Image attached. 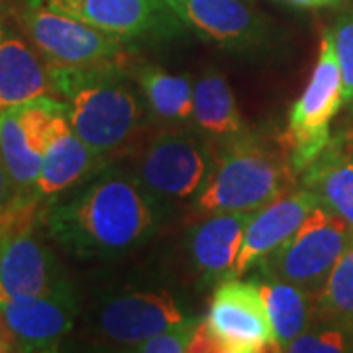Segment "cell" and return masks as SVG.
I'll list each match as a JSON object with an SVG mask.
<instances>
[{"label": "cell", "mask_w": 353, "mask_h": 353, "mask_svg": "<svg viewBox=\"0 0 353 353\" xmlns=\"http://www.w3.org/2000/svg\"><path fill=\"white\" fill-rule=\"evenodd\" d=\"M155 204L136 175L104 167L71 199L51 204L41 222L77 259H110L152 236L157 226Z\"/></svg>", "instance_id": "obj_1"}, {"label": "cell", "mask_w": 353, "mask_h": 353, "mask_svg": "<svg viewBox=\"0 0 353 353\" xmlns=\"http://www.w3.org/2000/svg\"><path fill=\"white\" fill-rule=\"evenodd\" d=\"M53 94L65 104L69 124L102 159L126 150L143 120L138 88L122 65L50 67Z\"/></svg>", "instance_id": "obj_2"}, {"label": "cell", "mask_w": 353, "mask_h": 353, "mask_svg": "<svg viewBox=\"0 0 353 353\" xmlns=\"http://www.w3.org/2000/svg\"><path fill=\"white\" fill-rule=\"evenodd\" d=\"M294 169L289 148H281L252 130L226 139L216 150L214 171L194 201V210L255 212L267 202L294 187Z\"/></svg>", "instance_id": "obj_3"}, {"label": "cell", "mask_w": 353, "mask_h": 353, "mask_svg": "<svg viewBox=\"0 0 353 353\" xmlns=\"http://www.w3.org/2000/svg\"><path fill=\"white\" fill-rule=\"evenodd\" d=\"M279 352L257 283L232 277L218 283L190 353Z\"/></svg>", "instance_id": "obj_4"}, {"label": "cell", "mask_w": 353, "mask_h": 353, "mask_svg": "<svg viewBox=\"0 0 353 353\" xmlns=\"http://www.w3.org/2000/svg\"><path fill=\"white\" fill-rule=\"evenodd\" d=\"M216 148L201 130H163L143 148L136 179L155 201H196L214 171Z\"/></svg>", "instance_id": "obj_5"}, {"label": "cell", "mask_w": 353, "mask_h": 353, "mask_svg": "<svg viewBox=\"0 0 353 353\" xmlns=\"http://www.w3.org/2000/svg\"><path fill=\"white\" fill-rule=\"evenodd\" d=\"M343 108V85L332 30L320 41V53L303 94L296 99L287 120L290 163L301 175L332 139V122Z\"/></svg>", "instance_id": "obj_6"}, {"label": "cell", "mask_w": 353, "mask_h": 353, "mask_svg": "<svg viewBox=\"0 0 353 353\" xmlns=\"http://www.w3.org/2000/svg\"><path fill=\"white\" fill-rule=\"evenodd\" d=\"M352 241L353 228L318 202L296 234L255 269L285 279L316 299L332 267Z\"/></svg>", "instance_id": "obj_7"}, {"label": "cell", "mask_w": 353, "mask_h": 353, "mask_svg": "<svg viewBox=\"0 0 353 353\" xmlns=\"http://www.w3.org/2000/svg\"><path fill=\"white\" fill-rule=\"evenodd\" d=\"M22 24L50 67L124 65L138 48L136 41L39 6L26 4Z\"/></svg>", "instance_id": "obj_8"}, {"label": "cell", "mask_w": 353, "mask_h": 353, "mask_svg": "<svg viewBox=\"0 0 353 353\" xmlns=\"http://www.w3.org/2000/svg\"><path fill=\"white\" fill-rule=\"evenodd\" d=\"M28 6L48 8L130 41H161L185 32L163 0H26Z\"/></svg>", "instance_id": "obj_9"}, {"label": "cell", "mask_w": 353, "mask_h": 353, "mask_svg": "<svg viewBox=\"0 0 353 353\" xmlns=\"http://www.w3.org/2000/svg\"><path fill=\"white\" fill-rule=\"evenodd\" d=\"M190 316L169 290H128L102 301L88 322L99 338L132 350Z\"/></svg>", "instance_id": "obj_10"}, {"label": "cell", "mask_w": 353, "mask_h": 353, "mask_svg": "<svg viewBox=\"0 0 353 353\" xmlns=\"http://www.w3.org/2000/svg\"><path fill=\"white\" fill-rule=\"evenodd\" d=\"M61 108L59 99L39 97L0 112V155L16 187L32 202L53 120Z\"/></svg>", "instance_id": "obj_11"}, {"label": "cell", "mask_w": 353, "mask_h": 353, "mask_svg": "<svg viewBox=\"0 0 353 353\" xmlns=\"http://www.w3.org/2000/svg\"><path fill=\"white\" fill-rule=\"evenodd\" d=\"M67 285L53 253L32 234L16 224L2 234L0 304L48 296Z\"/></svg>", "instance_id": "obj_12"}, {"label": "cell", "mask_w": 353, "mask_h": 353, "mask_svg": "<svg viewBox=\"0 0 353 353\" xmlns=\"http://www.w3.org/2000/svg\"><path fill=\"white\" fill-rule=\"evenodd\" d=\"M199 38L222 50L243 51L263 43L269 24L245 0H163Z\"/></svg>", "instance_id": "obj_13"}, {"label": "cell", "mask_w": 353, "mask_h": 353, "mask_svg": "<svg viewBox=\"0 0 353 353\" xmlns=\"http://www.w3.org/2000/svg\"><path fill=\"white\" fill-rule=\"evenodd\" d=\"M318 204V199L304 187L285 190L277 199L252 212L248 222L240 255L236 259L232 277H243L257 265L269 259L303 226L306 216Z\"/></svg>", "instance_id": "obj_14"}, {"label": "cell", "mask_w": 353, "mask_h": 353, "mask_svg": "<svg viewBox=\"0 0 353 353\" xmlns=\"http://www.w3.org/2000/svg\"><path fill=\"white\" fill-rule=\"evenodd\" d=\"M18 352H55L75 326L79 304L67 283L48 296L0 304Z\"/></svg>", "instance_id": "obj_15"}, {"label": "cell", "mask_w": 353, "mask_h": 353, "mask_svg": "<svg viewBox=\"0 0 353 353\" xmlns=\"http://www.w3.org/2000/svg\"><path fill=\"white\" fill-rule=\"evenodd\" d=\"M104 167L106 159L92 152L71 128L63 104L53 120L50 141L34 185V199H55L79 183L88 181Z\"/></svg>", "instance_id": "obj_16"}, {"label": "cell", "mask_w": 353, "mask_h": 353, "mask_svg": "<svg viewBox=\"0 0 353 353\" xmlns=\"http://www.w3.org/2000/svg\"><path fill=\"white\" fill-rule=\"evenodd\" d=\"M250 218L252 212H214L190 228V261L206 285L232 279Z\"/></svg>", "instance_id": "obj_17"}, {"label": "cell", "mask_w": 353, "mask_h": 353, "mask_svg": "<svg viewBox=\"0 0 353 353\" xmlns=\"http://www.w3.org/2000/svg\"><path fill=\"white\" fill-rule=\"evenodd\" d=\"M301 187L353 228V138L340 134L301 173Z\"/></svg>", "instance_id": "obj_18"}, {"label": "cell", "mask_w": 353, "mask_h": 353, "mask_svg": "<svg viewBox=\"0 0 353 353\" xmlns=\"http://www.w3.org/2000/svg\"><path fill=\"white\" fill-rule=\"evenodd\" d=\"M51 94L53 85L48 65L24 39L0 22V112Z\"/></svg>", "instance_id": "obj_19"}, {"label": "cell", "mask_w": 353, "mask_h": 353, "mask_svg": "<svg viewBox=\"0 0 353 353\" xmlns=\"http://www.w3.org/2000/svg\"><path fill=\"white\" fill-rule=\"evenodd\" d=\"M253 281L261 290L279 352H285L290 341L310 328V318L316 314V299L301 287L271 273L259 271Z\"/></svg>", "instance_id": "obj_20"}, {"label": "cell", "mask_w": 353, "mask_h": 353, "mask_svg": "<svg viewBox=\"0 0 353 353\" xmlns=\"http://www.w3.org/2000/svg\"><path fill=\"white\" fill-rule=\"evenodd\" d=\"M192 122L206 138L218 141L238 138L250 132L226 77L218 71H206L196 79Z\"/></svg>", "instance_id": "obj_21"}, {"label": "cell", "mask_w": 353, "mask_h": 353, "mask_svg": "<svg viewBox=\"0 0 353 353\" xmlns=\"http://www.w3.org/2000/svg\"><path fill=\"white\" fill-rule=\"evenodd\" d=\"M136 81L148 110L157 120L167 124L192 120L194 83L189 77L169 73L157 65H141Z\"/></svg>", "instance_id": "obj_22"}, {"label": "cell", "mask_w": 353, "mask_h": 353, "mask_svg": "<svg viewBox=\"0 0 353 353\" xmlns=\"http://www.w3.org/2000/svg\"><path fill=\"white\" fill-rule=\"evenodd\" d=\"M316 314L322 322L353 326V241L332 267L316 294Z\"/></svg>", "instance_id": "obj_23"}, {"label": "cell", "mask_w": 353, "mask_h": 353, "mask_svg": "<svg viewBox=\"0 0 353 353\" xmlns=\"http://www.w3.org/2000/svg\"><path fill=\"white\" fill-rule=\"evenodd\" d=\"M287 353H341L353 352V326L338 322H322L308 328L285 347Z\"/></svg>", "instance_id": "obj_24"}, {"label": "cell", "mask_w": 353, "mask_h": 353, "mask_svg": "<svg viewBox=\"0 0 353 353\" xmlns=\"http://www.w3.org/2000/svg\"><path fill=\"white\" fill-rule=\"evenodd\" d=\"M336 55L341 71V85H343V106L353 116V0L350 6L338 16V20L330 28Z\"/></svg>", "instance_id": "obj_25"}, {"label": "cell", "mask_w": 353, "mask_h": 353, "mask_svg": "<svg viewBox=\"0 0 353 353\" xmlns=\"http://www.w3.org/2000/svg\"><path fill=\"white\" fill-rule=\"evenodd\" d=\"M202 318L190 316L183 322H176L163 332L152 336L150 340L134 345L130 352L138 353H190L196 330L201 326Z\"/></svg>", "instance_id": "obj_26"}, {"label": "cell", "mask_w": 353, "mask_h": 353, "mask_svg": "<svg viewBox=\"0 0 353 353\" xmlns=\"http://www.w3.org/2000/svg\"><path fill=\"white\" fill-rule=\"evenodd\" d=\"M32 206L34 202L24 196L22 190L16 187L0 155V232H6L16 224H20V220Z\"/></svg>", "instance_id": "obj_27"}, {"label": "cell", "mask_w": 353, "mask_h": 353, "mask_svg": "<svg viewBox=\"0 0 353 353\" xmlns=\"http://www.w3.org/2000/svg\"><path fill=\"white\" fill-rule=\"evenodd\" d=\"M8 352H18V345H16V340H14L12 332L6 324V318L2 314V308H0V353H8Z\"/></svg>", "instance_id": "obj_28"}, {"label": "cell", "mask_w": 353, "mask_h": 353, "mask_svg": "<svg viewBox=\"0 0 353 353\" xmlns=\"http://www.w3.org/2000/svg\"><path fill=\"white\" fill-rule=\"evenodd\" d=\"M294 8H328V0H277Z\"/></svg>", "instance_id": "obj_29"}, {"label": "cell", "mask_w": 353, "mask_h": 353, "mask_svg": "<svg viewBox=\"0 0 353 353\" xmlns=\"http://www.w3.org/2000/svg\"><path fill=\"white\" fill-rule=\"evenodd\" d=\"M343 0H328V8H334V6H340Z\"/></svg>", "instance_id": "obj_30"}, {"label": "cell", "mask_w": 353, "mask_h": 353, "mask_svg": "<svg viewBox=\"0 0 353 353\" xmlns=\"http://www.w3.org/2000/svg\"><path fill=\"white\" fill-rule=\"evenodd\" d=\"M10 2H12V0H0V8H4V6L10 4Z\"/></svg>", "instance_id": "obj_31"}, {"label": "cell", "mask_w": 353, "mask_h": 353, "mask_svg": "<svg viewBox=\"0 0 353 353\" xmlns=\"http://www.w3.org/2000/svg\"><path fill=\"white\" fill-rule=\"evenodd\" d=\"M2 234L4 232H0V257H2Z\"/></svg>", "instance_id": "obj_32"}]
</instances>
